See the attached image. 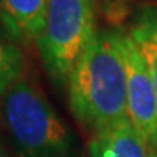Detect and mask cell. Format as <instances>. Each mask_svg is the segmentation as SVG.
Listing matches in <instances>:
<instances>
[{
	"label": "cell",
	"instance_id": "obj_1",
	"mask_svg": "<svg viewBox=\"0 0 157 157\" xmlns=\"http://www.w3.org/2000/svg\"><path fill=\"white\" fill-rule=\"evenodd\" d=\"M66 91L74 119L90 135L128 119L122 31L98 29L71 71Z\"/></svg>",
	"mask_w": 157,
	"mask_h": 157
},
{
	"label": "cell",
	"instance_id": "obj_2",
	"mask_svg": "<svg viewBox=\"0 0 157 157\" xmlns=\"http://www.w3.org/2000/svg\"><path fill=\"white\" fill-rule=\"evenodd\" d=\"M0 125L16 157H83L75 132L27 75L0 101Z\"/></svg>",
	"mask_w": 157,
	"mask_h": 157
},
{
	"label": "cell",
	"instance_id": "obj_3",
	"mask_svg": "<svg viewBox=\"0 0 157 157\" xmlns=\"http://www.w3.org/2000/svg\"><path fill=\"white\" fill-rule=\"evenodd\" d=\"M95 0H50L35 40L40 61L59 90L98 32Z\"/></svg>",
	"mask_w": 157,
	"mask_h": 157
},
{
	"label": "cell",
	"instance_id": "obj_4",
	"mask_svg": "<svg viewBox=\"0 0 157 157\" xmlns=\"http://www.w3.org/2000/svg\"><path fill=\"white\" fill-rule=\"evenodd\" d=\"M122 53L127 71L128 119L151 149L157 146V88L146 61L124 31Z\"/></svg>",
	"mask_w": 157,
	"mask_h": 157
},
{
	"label": "cell",
	"instance_id": "obj_5",
	"mask_svg": "<svg viewBox=\"0 0 157 157\" xmlns=\"http://www.w3.org/2000/svg\"><path fill=\"white\" fill-rule=\"evenodd\" d=\"M50 0H0V26L23 47L35 45Z\"/></svg>",
	"mask_w": 157,
	"mask_h": 157
},
{
	"label": "cell",
	"instance_id": "obj_6",
	"mask_svg": "<svg viewBox=\"0 0 157 157\" xmlns=\"http://www.w3.org/2000/svg\"><path fill=\"white\" fill-rule=\"evenodd\" d=\"M88 157H149V146L140 132L125 119L90 136Z\"/></svg>",
	"mask_w": 157,
	"mask_h": 157
},
{
	"label": "cell",
	"instance_id": "obj_7",
	"mask_svg": "<svg viewBox=\"0 0 157 157\" xmlns=\"http://www.w3.org/2000/svg\"><path fill=\"white\" fill-rule=\"evenodd\" d=\"M127 34L146 61L157 88V5L138 8Z\"/></svg>",
	"mask_w": 157,
	"mask_h": 157
},
{
	"label": "cell",
	"instance_id": "obj_8",
	"mask_svg": "<svg viewBox=\"0 0 157 157\" xmlns=\"http://www.w3.org/2000/svg\"><path fill=\"white\" fill-rule=\"evenodd\" d=\"M26 55L21 45L5 31H0V101L26 75Z\"/></svg>",
	"mask_w": 157,
	"mask_h": 157
},
{
	"label": "cell",
	"instance_id": "obj_9",
	"mask_svg": "<svg viewBox=\"0 0 157 157\" xmlns=\"http://www.w3.org/2000/svg\"><path fill=\"white\" fill-rule=\"evenodd\" d=\"M132 0H95L96 8L109 23H120L128 10Z\"/></svg>",
	"mask_w": 157,
	"mask_h": 157
},
{
	"label": "cell",
	"instance_id": "obj_10",
	"mask_svg": "<svg viewBox=\"0 0 157 157\" xmlns=\"http://www.w3.org/2000/svg\"><path fill=\"white\" fill-rule=\"evenodd\" d=\"M0 157H16V155L11 154V152L8 151V147L3 146L2 143H0Z\"/></svg>",
	"mask_w": 157,
	"mask_h": 157
},
{
	"label": "cell",
	"instance_id": "obj_11",
	"mask_svg": "<svg viewBox=\"0 0 157 157\" xmlns=\"http://www.w3.org/2000/svg\"><path fill=\"white\" fill-rule=\"evenodd\" d=\"M149 157H157V146L149 149Z\"/></svg>",
	"mask_w": 157,
	"mask_h": 157
}]
</instances>
